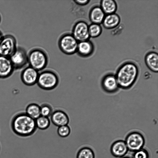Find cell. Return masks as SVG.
<instances>
[{"label": "cell", "instance_id": "obj_1", "mask_svg": "<svg viewBox=\"0 0 158 158\" xmlns=\"http://www.w3.org/2000/svg\"><path fill=\"white\" fill-rule=\"evenodd\" d=\"M11 127L16 135L22 137L30 136L37 129L35 120L25 112L19 113L13 116L11 122Z\"/></svg>", "mask_w": 158, "mask_h": 158}, {"label": "cell", "instance_id": "obj_2", "mask_svg": "<svg viewBox=\"0 0 158 158\" xmlns=\"http://www.w3.org/2000/svg\"><path fill=\"white\" fill-rule=\"evenodd\" d=\"M138 74V69L135 64L131 62L124 64L118 69L115 76L119 87L124 89L130 87Z\"/></svg>", "mask_w": 158, "mask_h": 158}, {"label": "cell", "instance_id": "obj_3", "mask_svg": "<svg viewBox=\"0 0 158 158\" xmlns=\"http://www.w3.org/2000/svg\"><path fill=\"white\" fill-rule=\"evenodd\" d=\"M59 82V77L56 73L51 70H46L39 73L37 84L41 89L50 90L56 88Z\"/></svg>", "mask_w": 158, "mask_h": 158}, {"label": "cell", "instance_id": "obj_4", "mask_svg": "<svg viewBox=\"0 0 158 158\" xmlns=\"http://www.w3.org/2000/svg\"><path fill=\"white\" fill-rule=\"evenodd\" d=\"M48 63L47 55L42 49H34L31 50L28 54V63L29 66L39 72L44 69Z\"/></svg>", "mask_w": 158, "mask_h": 158}, {"label": "cell", "instance_id": "obj_5", "mask_svg": "<svg viewBox=\"0 0 158 158\" xmlns=\"http://www.w3.org/2000/svg\"><path fill=\"white\" fill-rule=\"evenodd\" d=\"M78 42L71 34L63 35L60 38L58 45L61 50L64 53L72 55L77 52Z\"/></svg>", "mask_w": 158, "mask_h": 158}, {"label": "cell", "instance_id": "obj_6", "mask_svg": "<svg viewBox=\"0 0 158 158\" xmlns=\"http://www.w3.org/2000/svg\"><path fill=\"white\" fill-rule=\"evenodd\" d=\"M124 141L128 151L133 152L143 148L145 143V139L143 135L137 131L129 133L126 136Z\"/></svg>", "mask_w": 158, "mask_h": 158}, {"label": "cell", "instance_id": "obj_7", "mask_svg": "<svg viewBox=\"0 0 158 158\" xmlns=\"http://www.w3.org/2000/svg\"><path fill=\"white\" fill-rule=\"evenodd\" d=\"M16 40L11 35H3L0 41V56L9 57L17 48Z\"/></svg>", "mask_w": 158, "mask_h": 158}, {"label": "cell", "instance_id": "obj_8", "mask_svg": "<svg viewBox=\"0 0 158 158\" xmlns=\"http://www.w3.org/2000/svg\"><path fill=\"white\" fill-rule=\"evenodd\" d=\"M9 58L15 70L24 68L28 64V54L22 47H17Z\"/></svg>", "mask_w": 158, "mask_h": 158}, {"label": "cell", "instance_id": "obj_9", "mask_svg": "<svg viewBox=\"0 0 158 158\" xmlns=\"http://www.w3.org/2000/svg\"><path fill=\"white\" fill-rule=\"evenodd\" d=\"M88 27L86 22L78 21L74 25L72 34L78 42L88 40L90 37Z\"/></svg>", "mask_w": 158, "mask_h": 158}, {"label": "cell", "instance_id": "obj_10", "mask_svg": "<svg viewBox=\"0 0 158 158\" xmlns=\"http://www.w3.org/2000/svg\"><path fill=\"white\" fill-rule=\"evenodd\" d=\"M39 71L28 66L25 67L20 74V78L22 82L25 85L31 86L37 83Z\"/></svg>", "mask_w": 158, "mask_h": 158}, {"label": "cell", "instance_id": "obj_11", "mask_svg": "<svg viewBox=\"0 0 158 158\" xmlns=\"http://www.w3.org/2000/svg\"><path fill=\"white\" fill-rule=\"evenodd\" d=\"M14 71L9 57L0 56V79L9 78L12 75Z\"/></svg>", "mask_w": 158, "mask_h": 158}, {"label": "cell", "instance_id": "obj_12", "mask_svg": "<svg viewBox=\"0 0 158 158\" xmlns=\"http://www.w3.org/2000/svg\"><path fill=\"white\" fill-rule=\"evenodd\" d=\"M128 150L124 140H118L114 142L110 147L112 155L115 157L121 158L125 156Z\"/></svg>", "mask_w": 158, "mask_h": 158}, {"label": "cell", "instance_id": "obj_13", "mask_svg": "<svg viewBox=\"0 0 158 158\" xmlns=\"http://www.w3.org/2000/svg\"><path fill=\"white\" fill-rule=\"evenodd\" d=\"M51 120L53 124L58 127L68 125L69 121L67 114L64 111L60 110L53 112L51 115Z\"/></svg>", "mask_w": 158, "mask_h": 158}, {"label": "cell", "instance_id": "obj_14", "mask_svg": "<svg viewBox=\"0 0 158 158\" xmlns=\"http://www.w3.org/2000/svg\"><path fill=\"white\" fill-rule=\"evenodd\" d=\"M102 85L104 89L109 93L116 91L119 87L115 76L112 74H108L103 77Z\"/></svg>", "mask_w": 158, "mask_h": 158}, {"label": "cell", "instance_id": "obj_15", "mask_svg": "<svg viewBox=\"0 0 158 158\" xmlns=\"http://www.w3.org/2000/svg\"><path fill=\"white\" fill-rule=\"evenodd\" d=\"M94 51L93 44L89 40L78 42L77 52L80 56L88 57L92 54Z\"/></svg>", "mask_w": 158, "mask_h": 158}, {"label": "cell", "instance_id": "obj_16", "mask_svg": "<svg viewBox=\"0 0 158 158\" xmlns=\"http://www.w3.org/2000/svg\"><path fill=\"white\" fill-rule=\"evenodd\" d=\"M105 14L100 7L95 6L90 10L89 18L92 23L100 24L102 23Z\"/></svg>", "mask_w": 158, "mask_h": 158}, {"label": "cell", "instance_id": "obj_17", "mask_svg": "<svg viewBox=\"0 0 158 158\" xmlns=\"http://www.w3.org/2000/svg\"><path fill=\"white\" fill-rule=\"evenodd\" d=\"M120 20L119 15L114 13L105 16L102 23L105 28L111 29L117 27L119 25Z\"/></svg>", "mask_w": 158, "mask_h": 158}, {"label": "cell", "instance_id": "obj_18", "mask_svg": "<svg viewBox=\"0 0 158 158\" xmlns=\"http://www.w3.org/2000/svg\"><path fill=\"white\" fill-rule=\"evenodd\" d=\"M146 64L148 68L154 72L158 71V55L155 52L148 53L145 57Z\"/></svg>", "mask_w": 158, "mask_h": 158}, {"label": "cell", "instance_id": "obj_19", "mask_svg": "<svg viewBox=\"0 0 158 158\" xmlns=\"http://www.w3.org/2000/svg\"><path fill=\"white\" fill-rule=\"evenodd\" d=\"M100 7L106 15L115 13L117 9V4L113 0L101 1Z\"/></svg>", "mask_w": 158, "mask_h": 158}, {"label": "cell", "instance_id": "obj_20", "mask_svg": "<svg viewBox=\"0 0 158 158\" xmlns=\"http://www.w3.org/2000/svg\"><path fill=\"white\" fill-rule=\"evenodd\" d=\"M25 112L30 117L35 120L41 115L40 106L36 103H30L26 107Z\"/></svg>", "mask_w": 158, "mask_h": 158}, {"label": "cell", "instance_id": "obj_21", "mask_svg": "<svg viewBox=\"0 0 158 158\" xmlns=\"http://www.w3.org/2000/svg\"><path fill=\"white\" fill-rule=\"evenodd\" d=\"M36 125L37 129L44 130L48 129L50 125V121L48 117L40 115L35 119Z\"/></svg>", "mask_w": 158, "mask_h": 158}, {"label": "cell", "instance_id": "obj_22", "mask_svg": "<svg viewBox=\"0 0 158 158\" xmlns=\"http://www.w3.org/2000/svg\"><path fill=\"white\" fill-rule=\"evenodd\" d=\"M77 158H95L93 150L90 147H84L78 152Z\"/></svg>", "mask_w": 158, "mask_h": 158}, {"label": "cell", "instance_id": "obj_23", "mask_svg": "<svg viewBox=\"0 0 158 158\" xmlns=\"http://www.w3.org/2000/svg\"><path fill=\"white\" fill-rule=\"evenodd\" d=\"M88 31L90 37L96 38L101 34L102 28L100 24L92 23L89 25Z\"/></svg>", "mask_w": 158, "mask_h": 158}, {"label": "cell", "instance_id": "obj_24", "mask_svg": "<svg viewBox=\"0 0 158 158\" xmlns=\"http://www.w3.org/2000/svg\"><path fill=\"white\" fill-rule=\"evenodd\" d=\"M40 112L41 115L48 117L53 112L52 107L49 104H43L40 106Z\"/></svg>", "mask_w": 158, "mask_h": 158}, {"label": "cell", "instance_id": "obj_25", "mask_svg": "<svg viewBox=\"0 0 158 158\" xmlns=\"http://www.w3.org/2000/svg\"><path fill=\"white\" fill-rule=\"evenodd\" d=\"M58 135L61 137H66L70 134L71 128L68 125H65L58 127L57 130Z\"/></svg>", "mask_w": 158, "mask_h": 158}, {"label": "cell", "instance_id": "obj_26", "mask_svg": "<svg viewBox=\"0 0 158 158\" xmlns=\"http://www.w3.org/2000/svg\"><path fill=\"white\" fill-rule=\"evenodd\" d=\"M132 158H149V154L146 149L143 148L134 152Z\"/></svg>", "mask_w": 158, "mask_h": 158}, {"label": "cell", "instance_id": "obj_27", "mask_svg": "<svg viewBox=\"0 0 158 158\" xmlns=\"http://www.w3.org/2000/svg\"><path fill=\"white\" fill-rule=\"evenodd\" d=\"M73 1L75 3L81 6L87 5L89 3L90 1L88 0H76Z\"/></svg>", "mask_w": 158, "mask_h": 158}, {"label": "cell", "instance_id": "obj_28", "mask_svg": "<svg viewBox=\"0 0 158 158\" xmlns=\"http://www.w3.org/2000/svg\"><path fill=\"white\" fill-rule=\"evenodd\" d=\"M3 35H2V33L1 32V31H0V41L2 39V38Z\"/></svg>", "mask_w": 158, "mask_h": 158}, {"label": "cell", "instance_id": "obj_29", "mask_svg": "<svg viewBox=\"0 0 158 158\" xmlns=\"http://www.w3.org/2000/svg\"><path fill=\"white\" fill-rule=\"evenodd\" d=\"M121 158H132L128 156H124L123 157Z\"/></svg>", "mask_w": 158, "mask_h": 158}, {"label": "cell", "instance_id": "obj_30", "mask_svg": "<svg viewBox=\"0 0 158 158\" xmlns=\"http://www.w3.org/2000/svg\"><path fill=\"white\" fill-rule=\"evenodd\" d=\"M1 15H0V23L1 22Z\"/></svg>", "mask_w": 158, "mask_h": 158}, {"label": "cell", "instance_id": "obj_31", "mask_svg": "<svg viewBox=\"0 0 158 158\" xmlns=\"http://www.w3.org/2000/svg\"></svg>", "mask_w": 158, "mask_h": 158}]
</instances>
